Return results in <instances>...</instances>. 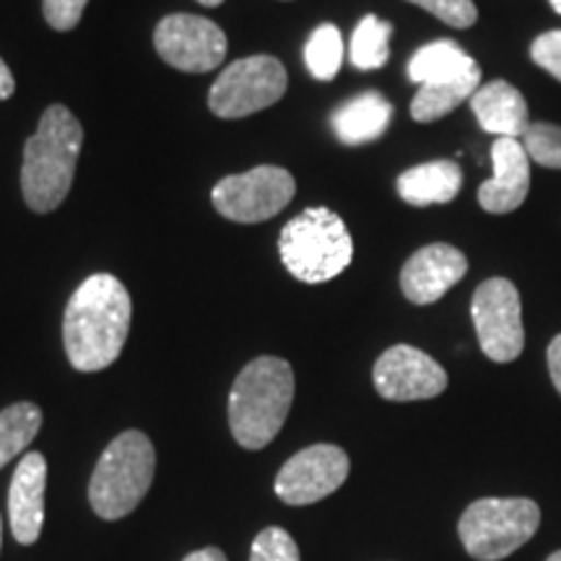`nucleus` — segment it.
Segmentation results:
<instances>
[{
  "label": "nucleus",
  "instance_id": "nucleus-32",
  "mask_svg": "<svg viewBox=\"0 0 561 561\" xmlns=\"http://www.w3.org/2000/svg\"><path fill=\"white\" fill-rule=\"evenodd\" d=\"M201 5H206V9H216V5H221L224 0H198Z\"/></svg>",
  "mask_w": 561,
  "mask_h": 561
},
{
  "label": "nucleus",
  "instance_id": "nucleus-22",
  "mask_svg": "<svg viewBox=\"0 0 561 561\" xmlns=\"http://www.w3.org/2000/svg\"><path fill=\"white\" fill-rule=\"evenodd\" d=\"M42 411L34 403H13L0 411V468L26 450L39 434Z\"/></svg>",
  "mask_w": 561,
  "mask_h": 561
},
{
  "label": "nucleus",
  "instance_id": "nucleus-33",
  "mask_svg": "<svg viewBox=\"0 0 561 561\" xmlns=\"http://www.w3.org/2000/svg\"><path fill=\"white\" fill-rule=\"evenodd\" d=\"M549 3H551V9H553V11H557V13H559V16H561V0H549Z\"/></svg>",
  "mask_w": 561,
  "mask_h": 561
},
{
  "label": "nucleus",
  "instance_id": "nucleus-34",
  "mask_svg": "<svg viewBox=\"0 0 561 561\" xmlns=\"http://www.w3.org/2000/svg\"><path fill=\"white\" fill-rule=\"evenodd\" d=\"M546 561H561V551H557V553H551V557H549V559H546Z\"/></svg>",
  "mask_w": 561,
  "mask_h": 561
},
{
  "label": "nucleus",
  "instance_id": "nucleus-31",
  "mask_svg": "<svg viewBox=\"0 0 561 561\" xmlns=\"http://www.w3.org/2000/svg\"><path fill=\"white\" fill-rule=\"evenodd\" d=\"M182 561H227V557H224V551L214 549V546H210V549H201V551L187 553V557L182 559Z\"/></svg>",
  "mask_w": 561,
  "mask_h": 561
},
{
  "label": "nucleus",
  "instance_id": "nucleus-12",
  "mask_svg": "<svg viewBox=\"0 0 561 561\" xmlns=\"http://www.w3.org/2000/svg\"><path fill=\"white\" fill-rule=\"evenodd\" d=\"M371 382L385 401H430L447 390V371L421 348L398 343L375 362Z\"/></svg>",
  "mask_w": 561,
  "mask_h": 561
},
{
  "label": "nucleus",
  "instance_id": "nucleus-28",
  "mask_svg": "<svg viewBox=\"0 0 561 561\" xmlns=\"http://www.w3.org/2000/svg\"><path fill=\"white\" fill-rule=\"evenodd\" d=\"M87 3L89 0H42V11L55 32H70L79 26Z\"/></svg>",
  "mask_w": 561,
  "mask_h": 561
},
{
  "label": "nucleus",
  "instance_id": "nucleus-35",
  "mask_svg": "<svg viewBox=\"0 0 561 561\" xmlns=\"http://www.w3.org/2000/svg\"><path fill=\"white\" fill-rule=\"evenodd\" d=\"M0 538H3V517H0Z\"/></svg>",
  "mask_w": 561,
  "mask_h": 561
},
{
  "label": "nucleus",
  "instance_id": "nucleus-4",
  "mask_svg": "<svg viewBox=\"0 0 561 561\" xmlns=\"http://www.w3.org/2000/svg\"><path fill=\"white\" fill-rule=\"evenodd\" d=\"M278 252L286 271L301 284H325L351 265L354 240L335 210L318 206L301 210L280 229Z\"/></svg>",
  "mask_w": 561,
  "mask_h": 561
},
{
  "label": "nucleus",
  "instance_id": "nucleus-29",
  "mask_svg": "<svg viewBox=\"0 0 561 561\" xmlns=\"http://www.w3.org/2000/svg\"><path fill=\"white\" fill-rule=\"evenodd\" d=\"M546 362H549V375L557 392L561 396V333L549 343V351H546Z\"/></svg>",
  "mask_w": 561,
  "mask_h": 561
},
{
  "label": "nucleus",
  "instance_id": "nucleus-13",
  "mask_svg": "<svg viewBox=\"0 0 561 561\" xmlns=\"http://www.w3.org/2000/svg\"><path fill=\"white\" fill-rule=\"evenodd\" d=\"M468 273L466 252L453 248V244L434 242L413 252L401 271L403 297L411 305H434L460 284Z\"/></svg>",
  "mask_w": 561,
  "mask_h": 561
},
{
  "label": "nucleus",
  "instance_id": "nucleus-19",
  "mask_svg": "<svg viewBox=\"0 0 561 561\" xmlns=\"http://www.w3.org/2000/svg\"><path fill=\"white\" fill-rule=\"evenodd\" d=\"M481 89V66L466 73L450 76L419 87L411 102V117L416 123H434L447 117L462 102H471V96Z\"/></svg>",
  "mask_w": 561,
  "mask_h": 561
},
{
  "label": "nucleus",
  "instance_id": "nucleus-10",
  "mask_svg": "<svg viewBox=\"0 0 561 561\" xmlns=\"http://www.w3.org/2000/svg\"><path fill=\"white\" fill-rule=\"evenodd\" d=\"M153 47L167 66L182 73H208L227 58V34L210 19L172 13L153 32Z\"/></svg>",
  "mask_w": 561,
  "mask_h": 561
},
{
  "label": "nucleus",
  "instance_id": "nucleus-16",
  "mask_svg": "<svg viewBox=\"0 0 561 561\" xmlns=\"http://www.w3.org/2000/svg\"><path fill=\"white\" fill-rule=\"evenodd\" d=\"M471 110L481 130L496 138H523L530 128V107L512 83L496 79L471 96Z\"/></svg>",
  "mask_w": 561,
  "mask_h": 561
},
{
  "label": "nucleus",
  "instance_id": "nucleus-11",
  "mask_svg": "<svg viewBox=\"0 0 561 561\" xmlns=\"http://www.w3.org/2000/svg\"><path fill=\"white\" fill-rule=\"evenodd\" d=\"M351 460L346 450L335 445H312L284 462L276 476V494L291 507L314 504L333 491H339L348 479Z\"/></svg>",
  "mask_w": 561,
  "mask_h": 561
},
{
  "label": "nucleus",
  "instance_id": "nucleus-26",
  "mask_svg": "<svg viewBox=\"0 0 561 561\" xmlns=\"http://www.w3.org/2000/svg\"><path fill=\"white\" fill-rule=\"evenodd\" d=\"M409 3L430 11L432 16L445 21L453 30H468L479 21V9L473 0H409Z\"/></svg>",
  "mask_w": 561,
  "mask_h": 561
},
{
  "label": "nucleus",
  "instance_id": "nucleus-30",
  "mask_svg": "<svg viewBox=\"0 0 561 561\" xmlns=\"http://www.w3.org/2000/svg\"><path fill=\"white\" fill-rule=\"evenodd\" d=\"M13 91H16V81H13L11 68L5 66L3 58H0V102L13 96Z\"/></svg>",
  "mask_w": 561,
  "mask_h": 561
},
{
  "label": "nucleus",
  "instance_id": "nucleus-3",
  "mask_svg": "<svg viewBox=\"0 0 561 561\" xmlns=\"http://www.w3.org/2000/svg\"><path fill=\"white\" fill-rule=\"evenodd\" d=\"M294 401V369L278 356H257L229 392V430L244 450H263L284 430Z\"/></svg>",
  "mask_w": 561,
  "mask_h": 561
},
{
  "label": "nucleus",
  "instance_id": "nucleus-25",
  "mask_svg": "<svg viewBox=\"0 0 561 561\" xmlns=\"http://www.w3.org/2000/svg\"><path fill=\"white\" fill-rule=\"evenodd\" d=\"M250 561H301L294 538L284 528H265L252 541Z\"/></svg>",
  "mask_w": 561,
  "mask_h": 561
},
{
  "label": "nucleus",
  "instance_id": "nucleus-21",
  "mask_svg": "<svg viewBox=\"0 0 561 561\" xmlns=\"http://www.w3.org/2000/svg\"><path fill=\"white\" fill-rule=\"evenodd\" d=\"M390 37L392 24L382 21L375 13H367L359 24H356L354 34H351L348 60L351 66L359 70H377L390 60Z\"/></svg>",
  "mask_w": 561,
  "mask_h": 561
},
{
  "label": "nucleus",
  "instance_id": "nucleus-1",
  "mask_svg": "<svg viewBox=\"0 0 561 561\" xmlns=\"http://www.w3.org/2000/svg\"><path fill=\"white\" fill-rule=\"evenodd\" d=\"M133 301L121 278L94 273L73 291L62 318V346L79 371H102L128 341Z\"/></svg>",
  "mask_w": 561,
  "mask_h": 561
},
{
  "label": "nucleus",
  "instance_id": "nucleus-15",
  "mask_svg": "<svg viewBox=\"0 0 561 561\" xmlns=\"http://www.w3.org/2000/svg\"><path fill=\"white\" fill-rule=\"evenodd\" d=\"M45 489H47V460L39 453H26L13 471L9 489V517L13 538L21 546L39 541L45 525Z\"/></svg>",
  "mask_w": 561,
  "mask_h": 561
},
{
  "label": "nucleus",
  "instance_id": "nucleus-2",
  "mask_svg": "<svg viewBox=\"0 0 561 561\" xmlns=\"http://www.w3.org/2000/svg\"><path fill=\"white\" fill-rule=\"evenodd\" d=\"M81 146L83 128L73 112L62 104L47 107L37 133L26 140L21 164V193L34 214H50L68 198Z\"/></svg>",
  "mask_w": 561,
  "mask_h": 561
},
{
  "label": "nucleus",
  "instance_id": "nucleus-5",
  "mask_svg": "<svg viewBox=\"0 0 561 561\" xmlns=\"http://www.w3.org/2000/svg\"><path fill=\"white\" fill-rule=\"evenodd\" d=\"M157 473V450L144 432L117 434L89 481L91 510L102 520H123L149 494Z\"/></svg>",
  "mask_w": 561,
  "mask_h": 561
},
{
  "label": "nucleus",
  "instance_id": "nucleus-7",
  "mask_svg": "<svg viewBox=\"0 0 561 561\" xmlns=\"http://www.w3.org/2000/svg\"><path fill=\"white\" fill-rule=\"evenodd\" d=\"M286 87L289 76L284 62L271 55H252L221 70L208 91V107L221 121H240L276 104Z\"/></svg>",
  "mask_w": 561,
  "mask_h": 561
},
{
  "label": "nucleus",
  "instance_id": "nucleus-9",
  "mask_svg": "<svg viewBox=\"0 0 561 561\" xmlns=\"http://www.w3.org/2000/svg\"><path fill=\"white\" fill-rule=\"evenodd\" d=\"M471 318L479 335V346L491 362L510 364L523 354V299L510 278H486L476 289Z\"/></svg>",
  "mask_w": 561,
  "mask_h": 561
},
{
  "label": "nucleus",
  "instance_id": "nucleus-6",
  "mask_svg": "<svg viewBox=\"0 0 561 561\" xmlns=\"http://www.w3.org/2000/svg\"><path fill=\"white\" fill-rule=\"evenodd\" d=\"M538 525H541V507L533 500L489 496L462 512L458 536L462 549L476 561H502L528 543L536 536Z\"/></svg>",
  "mask_w": 561,
  "mask_h": 561
},
{
  "label": "nucleus",
  "instance_id": "nucleus-18",
  "mask_svg": "<svg viewBox=\"0 0 561 561\" xmlns=\"http://www.w3.org/2000/svg\"><path fill=\"white\" fill-rule=\"evenodd\" d=\"M398 195L409 206H439V203H450L458 198L462 187V170L458 161L437 159L426 161V164L411 167L396 182Z\"/></svg>",
  "mask_w": 561,
  "mask_h": 561
},
{
  "label": "nucleus",
  "instance_id": "nucleus-27",
  "mask_svg": "<svg viewBox=\"0 0 561 561\" xmlns=\"http://www.w3.org/2000/svg\"><path fill=\"white\" fill-rule=\"evenodd\" d=\"M530 60L561 83V30L538 34L530 45Z\"/></svg>",
  "mask_w": 561,
  "mask_h": 561
},
{
  "label": "nucleus",
  "instance_id": "nucleus-20",
  "mask_svg": "<svg viewBox=\"0 0 561 561\" xmlns=\"http://www.w3.org/2000/svg\"><path fill=\"white\" fill-rule=\"evenodd\" d=\"M476 66H479V62L462 50L458 42L437 39V42H430V45L419 47V50L411 55L409 81L424 87V83L466 73V70H473Z\"/></svg>",
  "mask_w": 561,
  "mask_h": 561
},
{
  "label": "nucleus",
  "instance_id": "nucleus-8",
  "mask_svg": "<svg viewBox=\"0 0 561 561\" xmlns=\"http://www.w3.org/2000/svg\"><path fill=\"white\" fill-rule=\"evenodd\" d=\"M297 182L284 167L263 164L216 182L210 201L224 219L237 224H261L289 206Z\"/></svg>",
  "mask_w": 561,
  "mask_h": 561
},
{
  "label": "nucleus",
  "instance_id": "nucleus-14",
  "mask_svg": "<svg viewBox=\"0 0 561 561\" xmlns=\"http://www.w3.org/2000/svg\"><path fill=\"white\" fill-rule=\"evenodd\" d=\"M494 174L479 187V203L489 214H512L528 201L530 157L520 138H496L491 146Z\"/></svg>",
  "mask_w": 561,
  "mask_h": 561
},
{
  "label": "nucleus",
  "instance_id": "nucleus-24",
  "mask_svg": "<svg viewBox=\"0 0 561 561\" xmlns=\"http://www.w3.org/2000/svg\"><path fill=\"white\" fill-rule=\"evenodd\" d=\"M520 140L530 161L546 170H561V125L530 123Z\"/></svg>",
  "mask_w": 561,
  "mask_h": 561
},
{
  "label": "nucleus",
  "instance_id": "nucleus-23",
  "mask_svg": "<svg viewBox=\"0 0 561 561\" xmlns=\"http://www.w3.org/2000/svg\"><path fill=\"white\" fill-rule=\"evenodd\" d=\"M307 70L318 81H333L343 66V37L335 24H320L305 45Z\"/></svg>",
  "mask_w": 561,
  "mask_h": 561
},
{
  "label": "nucleus",
  "instance_id": "nucleus-17",
  "mask_svg": "<svg viewBox=\"0 0 561 561\" xmlns=\"http://www.w3.org/2000/svg\"><path fill=\"white\" fill-rule=\"evenodd\" d=\"M392 123V104L380 91H364L354 100L343 102L331 115L335 138L346 146H364L382 138Z\"/></svg>",
  "mask_w": 561,
  "mask_h": 561
}]
</instances>
